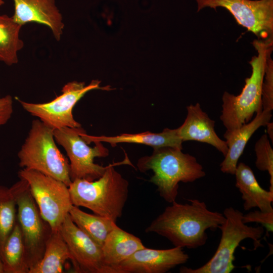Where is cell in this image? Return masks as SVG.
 <instances>
[{"label":"cell","mask_w":273,"mask_h":273,"mask_svg":"<svg viewBox=\"0 0 273 273\" xmlns=\"http://www.w3.org/2000/svg\"><path fill=\"white\" fill-rule=\"evenodd\" d=\"M0 98H1V96H0Z\"/></svg>","instance_id":"obj_32"},{"label":"cell","mask_w":273,"mask_h":273,"mask_svg":"<svg viewBox=\"0 0 273 273\" xmlns=\"http://www.w3.org/2000/svg\"><path fill=\"white\" fill-rule=\"evenodd\" d=\"M1 261L4 273H29L24 242L20 226L17 222L6 240L2 252Z\"/></svg>","instance_id":"obj_22"},{"label":"cell","mask_w":273,"mask_h":273,"mask_svg":"<svg viewBox=\"0 0 273 273\" xmlns=\"http://www.w3.org/2000/svg\"><path fill=\"white\" fill-rule=\"evenodd\" d=\"M272 48L267 54L265 73L262 87V110L272 111L273 109V62L271 58Z\"/></svg>","instance_id":"obj_26"},{"label":"cell","mask_w":273,"mask_h":273,"mask_svg":"<svg viewBox=\"0 0 273 273\" xmlns=\"http://www.w3.org/2000/svg\"><path fill=\"white\" fill-rule=\"evenodd\" d=\"M182 204L174 201L146 229L165 237L174 247L194 249L203 246L206 230H214L225 221L224 215L209 210L204 202L188 200Z\"/></svg>","instance_id":"obj_1"},{"label":"cell","mask_w":273,"mask_h":273,"mask_svg":"<svg viewBox=\"0 0 273 273\" xmlns=\"http://www.w3.org/2000/svg\"><path fill=\"white\" fill-rule=\"evenodd\" d=\"M5 4L4 0H0V7L3 6Z\"/></svg>","instance_id":"obj_31"},{"label":"cell","mask_w":273,"mask_h":273,"mask_svg":"<svg viewBox=\"0 0 273 273\" xmlns=\"http://www.w3.org/2000/svg\"><path fill=\"white\" fill-rule=\"evenodd\" d=\"M22 27L12 17L0 14V61L8 66L18 63V53L24 47L20 37Z\"/></svg>","instance_id":"obj_23"},{"label":"cell","mask_w":273,"mask_h":273,"mask_svg":"<svg viewBox=\"0 0 273 273\" xmlns=\"http://www.w3.org/2000/svg\"><path fill=\"white\" fill-rule=\"evenodd\" d=\"M267 126V133L270 139L271 142H273V123L269 121L266 125Z\"/></svg>","instance_id":"obj_29"},{"label":"cell","mask_w":273,"mask_h":273,"mask_svg":"<svg viewBox=\"0 0 273 273\" xmlns=\"http://www.w3.org/2000/svg\"><path fill=\"white\" fill-rule=\"evenodd\" d=\"M254 150L256 156L255 165L258 169L268 172L269 191L273 192V150L267 134H263L256 142Z\"/></svg>","instance_id":"obj_25"},{"label":"cell","mask_w":273,"mask_h":273,"mask_svg":"<svg viewBox=\"0 0 273 273\" xmlns=\"http://www.w3.org/2000/svg\"><path fill=\"white\" fill-rule=\"evenodd\" d=\"M271 117V111L262 110L255 114L253 120L239 128L226 130L224 138L228 151L220 165L222 172L235 174L238 160L250 138L259 127L266 126Z\"/></svg>","instance_id":"obj_16"},{"label":"cell","mask_w":273,"mask_h":273,"mask_svg":"<svg viewBox=\"0 0 273 273\" xmlns=\"http://www.w3.org/2000/svg\"><path fill=\"white\" fill-rule=\"evenodd\" d=\"M68 259L72 260L68 247L59 229L53 231L48 240L40 261L31 268L29 273H61Z\"/></svg>","instance_id":"obj_20"},{"label":"cell","mask_w":273,"mask_h":273,"mask_svg":"<svg viewBox=\"0 0 273 273\" xmlns=\"http://www.w3.org/2000/svg\"><path fill=\"white\" fill-rule=\"evenodd\" d=\"M242 221L244 223L248 222H257L260 223L268 232H272L273 230V212H265L260 210L251 211L243 215Z\"/></svg>","instance_id":"obj_27"},{"label":"cell","mask_w":273,"mask_h":273,"mask_svg":"<svg viewBox=\"0 0 273 273\" xmlns=\"http://www.w3.org/2000/svg\"><path fill=\"white\" fill-rule=\"evenodd\" d=\"M181 150L171 147L154 148L151 155L140 158L137 163L141 172L153 171L150 181L157 187L160 196L170 203L175 201L179 182L192 183L206 175L196 158Z\"/></svg>","instance_id":"obj_3"},{"label":"cell","mask_w":273,"mask_h":273,"mask_svg":"<svg viewBox=\"0 0 273 273\" xmlns=\"http://www.w3.org/2000/svg\"><path fill=\"white\" fill-rule=\"evenodd\" d=\"M123 164L131 165L126 157L108 165L103 174L95 180H72L68 188L73 205L88 208L116 222L122 215L128 195V181L114 167Z\"/></svg>","instance_id":"obj_2"},{"label":"cell","mask_w":273,"mask_h":273,"mask_svg":"<svg viewBox=\"0 0 273 273\" xmlns=\"http://www.w3.org/2000/svg\"><path fill=\"white\" fill-rule=\"evenodd\" d=\"M189 258L179 247L168 249L145 247L120 263L117 270L119 273H164L185 263Z\"/></svg>","instance_id":"obj_13"},{"label":"cell","mask_w":273,"mask_h":273,"mask_svg":"<svg viewBox=\"0 0 273 273\" xmlns=\"http://www.w3.org/2000/svg\"><path fill=\"white\" fill-rule=\"evenodd\" d=\"M80 134L87 144L97 142H106L112 146L118 143H136L151 146L154 148L171 147L183 149V141L179 136L177 129L166 128L159 133H153L150 131L139 133H123L113 136H92L86 133L82 130Z\"/></svg>","instance_id":"obj_18"},{"label":"cell","mask_w":273,"mask_h":273,"mask_svg":"<svg viewBox=\"0 0 273 273\" xmlns=\"http://www.w3.org/2000/svg\"><path fill=\"white\" fill-rule=\"evenodd\" d=\"M80 127H63L54 130V138L57 144L64 148L70 162L71 181L85 179L93 181L100 178L108 167L94 163L96 157H106L109 150L102 142H95L94 147H89L82 138Z\"/></svg>","instance_id":"obj_10"},{"label":"cell","mask_w":273,"mask_h":273,"mask_svg":"<svg viewBox=\"0 0 273 273\" xmlns=\"http://www.w3.org/2000/svg\"><path fill=\"white\" fill-rule=\"evenodd\" d=\"M18 175L28 183L43 218L53 231L58 230L73 205L68 186L35 170L22 168Z\"/></svg>","instance_id":"obj_9"},{"label":"cell","mask_w":273,"mask_h":273,"mask_svg":"<svg viewBox=\"0 0 273 273\" xmlns=\"http://www.w3.org/2000/svg\"><path fill=\"white\" fill-rule=\"evenodd\" d=\"M187 115L184 122L177 128L182 141H195L208 144L224 157L228 147L226 142L217 135L214 129L215 121L202 110L198 103L187 106Z\"/></svg>","instance_id":"obj_15"},{"label":"cell","mask_w":273,"mask_h":273,"mask_svg":"<svg viewBox=\"0 0 273 273\" xmlns=\"http://www.w3.org/2000/svg\"><path fill=\"white\" fill-rule=\"evenodd\" d=\"M19 178L10 189L16 202L17 219L24 242L26 262L30 269L42 259L53 230L42 217L28 183Z\"/></svg>","instance_id":"obj_7"},{"label":"cell","mask_w":273,"mask_h":273,"mask_svg":"<svg viewBox=\"0 0 273 273\" xmlns=\"http://www.w3.org/2000/svg\"><path fill=\"white\" fill-rule=\"evenodd\" d=\"M224 222L219 225L221 232L220 240L216 252L205 264L197 268L183 266L181 273H229L236 266L233 264L234 253L240 242L246 239H251L254 249L263 246L260 239L264 233L262 226H249L242 221L243 213L232 207L223 211Z\"/></svg>","instance_id":"obj_6"},{"label":"cell","mask_w":273,"mask_h":273,"mask_svg":"<svg viewBox=\"0 0 273 273\" xmlns=\"http://www.w3.org/2000/svg\"><path fill=\"white\" fill-rule=\"evenodd\" d=\"M144 247L140 238L116 225L106 237L102 250L106 264L119 273L118 265Z\"/></svg>","instance_id":"obj_19"},{"label":"cell","mask_w":273,"mask_h":273,"mask_svg":"<svg viewBox=\"0 0 273 273\" xmlns=\"http://www.w3.org/2000/svg\"><path fill=\"white\" fill-rule=\"evenodd\" d=\"M54 132L53 128L39 119L33 120L18 153L19 166L40 172L69 186L72 181L69 162L57 147Z\"/></svg>","instance_id":"obj_5"},{"label":"cell","mask_w":273,"mask_h":273,"mask_svg":"<svg viewBox=\"0 0 273 273\" xmlns=\"http://www.w3.org/2000/svg\"><path fill=\"white\" fill-rule=\"evenodd\" d=\"M252 44L257 51L249 62L252 68L251 76L246 78L241 93L235 96L227 92L222 97L220 119L228 130L239 128L251 120L252 117L262 110V87L267 55L272 48L273 38L255 39Z\"/></svg>","instance_id":"obj_4"},{"label":"cell","mask_w":273,"mask_h":273,"mask_svg":"<svg viewBox=\"0 0 273 273\" xmlns=\"http://www.w3.org/2000/svg\"><path fill=\"white\" fill-rule=\"evenodd\" d=\"M77 272L117 273L105 262L102 247L73 222L68 214L59 228Z\"/></svg>","instance_id":"obj_12"},{"label":"cell","mask_w":273,"mask_h":273,"mask_svg":"<svg viewBox=\"0 0 273 273\" xmlns=\"http://www.w3.org/2000/svg\"><path fill=\"white\" fill-rule=\"evenodd\" d=\"M0 273H4L3 263L0 260Z\"/></svg>","instance_id":"obj_30"},{"label":"cell","mask_w":273,"mask_h":273,"mask_svg":"<svg viewBox=\"0 0 273 273\" xmlns=\"http://www.w3.org/2000/svg\"><path fill=\"white\" fill-rule=\"evenodd\" d=\"M197 12L209 7H222L234 16L238 24L258 38H273V0H196Z\"/></svg>","instance_id":"obj_11"},{"label":"cell","mask_w":273,"mask_h":273,"mask_svg":"<svg viewBox=\"0 0 273 273\" xmlns=\"http://www.w3.org/2000/svg\"><path fill=\"white\" fill-rule=\"evenodd\" d=\"M69 214L73 222L101 247L108 235L117 225L113 220L85 212L72 205Z\"/></svg>","instance_id":"obj_21"},{"label":"cell","mask_w":273,"mask_h":273,"mask_svg":"<svg viewBox=\"0 0 273 273\" xmlns=\"http://www.w3.org/2000/svg\"><path fill=\"white\" fill-rule=\"evenodd\" d=\"M13 101L11 96L0 98V127L9 120L13 112Z\"/></svg>","instance_id":"obj_28"},{"label":"cell","mask_w":273,"mask_h":273,"mask_svg":"<svg viewBox=\"0 0 273 273\" xmlns=\"http://www.w3.org/2000/svg\"><path fill=\"white\" fill-rule=\"evenodd\" d=\"M17 220L16 204L11 190L0 184L1 261L4 243L13 230Z\"/></svg>","instance_id":"obj_24"},{"label":"cell","mask_w":273,"mask_h":273,"mask_svg":"<svg viewBox=\"0 0 273 273\" xmlns=\"http://www.w3.org/2000/svg\"><path fill=\"white\" fill-rule=\"evenodd\" d=\"M100 81L93 80L86 85L83 82H68L62 89V94L45 103H32L17 99L23 108L54 130L63 127H80L74 118L72 111L76 104L89 91L111 90L110 86H101Z\"/></svg>","instance_id":"obj_8"},{"label":"cell","mask_w":273,"mask_h":273,"mask_svg":"<svg viewBox=\"0 0 273 273\" xmlns=\"http://www.w3.org/2000/svg\"><path fill=\"white\" fill-rule=\"evenodd\" d=\"M14 20L22 26L28 23H37L48 26L54 38L59 41L63 33V16L55 0H13Z\"/></svg>","instance_id":"obj_14"},{"label":"cell","mask_w":273,"mask_h":273,"mask_svg":"<svg viewBox=\"0 0 273 273\" xmlns=\"http://www.w3.org/2000/svg\"><path fill=\"white\" fill-rule=\"evenodd\" d=\"M236 187L244 201L245 210L258 207L262 212H273V192L266 191L258 184L251 168L243 162L238 163L235 171Z\"/></svg>","instance_id":"obj_17"}]
</instances>
